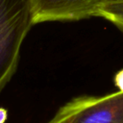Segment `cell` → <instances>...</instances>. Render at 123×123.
<instances>
[{"instance_id":"277c9868","label":"cell","mask_w":123,"mask_h":123,"mask_svg":"<svg viewBox=\"0 0 123 123\" xmlns=\"http://www.w3.org/2000/svg\"><path fill=\"white\" fill-rule=\"evenodd\" d=\"M98 17H103L123 31V0H110L99 10Z\"/></svg>"},{"instance_id":"3957f363","label":"cell","mask_w":123,"mask_h":123,"mask_svg":"<svg viewBox=\"0 0 123 123\" xmlns=\"http://www.w3.org/2000/svg\"><path fill=\"white\" fill-rule=\"evenodd\" d=\"M34 25L53 21H78L98 16L110 0H30Z\"/></svg>"},{"instance_id":"7a4b0ae2","label":"cell","mask_w":123,"mask_h":123,"mask_svg":"<svg viewBox=\"0 0 123 123\" xmlns=\"http://www.w3.org/2000/svg\"><path fill=\"white\" fill-rule=\"evenodd\" d=\"M53 123H123V92L79 96L62 106Z\"/></svg>"},{"instance_id":"6da1fadb","label":"cell","mask_w":123,"mask_h":123,"mask_svg":"<svg viewBox=\"0 0 123 123\" xmlns=\"http://www.w3.org/2000/svg\"><path fill=\"white\" fill-rule=\"evenodd\" d=\"M33 25L30 0H0V92L17 69L22 43Z\"/></svg>"},{"instance_id":"52a82bcc","label":"cell","mask_w":123,"mask_h":123,"mask_svg":"<svg viewBox=\"0 0 123 123\" xmlns=\"http://www.w3.org/2000/svg\"><path fill=\"white\" fill-rule=\"evenodd\" d=\"M48 123H53V122H52V121H51V120H50V121H49V122H48Z\"/></svg>"},{"instance_id":"5b68a950","label":"cell","mask_w":123,"mask_h":123,"mask_svg":"<svg viewBox=\"0 0 123 123\" xmlns=\"http://www.w3.org/2000/svg\"><path fill=\"white\" fill-rule=\"evenodd\" d=\"M113 82L114 86L118 88V90L123 92V68L116 72L113 78Z\"/></svg>"},{"instance_id":"8992f818","label":"cell","mask_w":123,"mask_h":123,"mask_svg":"<svg viewBox=\"0 0 123 123\" xmlns=\"http://www.w3.org/2000/svg\"><path fill=\"white\" fill-rule=\"evenodd\" d=\"M8 111L5 108L0 107V123H6L8 119Z\"/></svg>"}]
</instances>
